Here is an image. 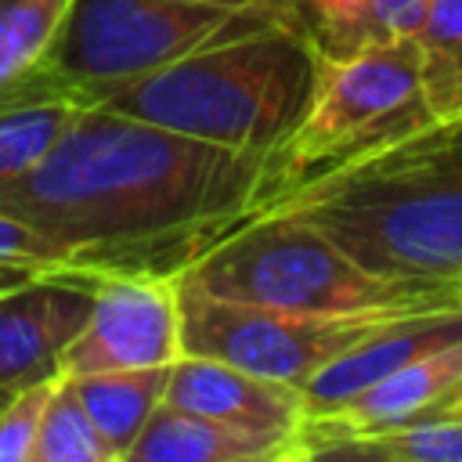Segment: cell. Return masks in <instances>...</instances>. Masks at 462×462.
I'll return each instance as SVG.
<instances>
[{"label":"cell","instance_id":"6da1fadb","mask_svg":"<svg viewBox=\"0 0 462 462\" xmlns=\"http://www.w3.org/2000/svg\"><path fill=\"white\" fill-rule=\"evenodd\" d=\"M271 188L274 155L83 105L47 159L0 188V213L54 238L65 274L180 278L217 238L256 217Z\"/></svg>","mask_w":462,"mask_h":462},{"label":"cell","instance_id":"7a4b0ae2","mask_svg":"<svg viewBox=\"0 0 462 462\" xmlns=\"http://www.w3.org/2000/svg\"><path fill=\"white\" fill-rule=\"evenodd\" d=\"M354 263L397 282L462 278V112L282 195Z\"/></svg>","mask_w":462,"mask_h":462},{"label":"cell","instance_id":"3957f363","mask_svg":"<svg viewBox=\"0 0 462 462\" xmlns=\"http://www.w3.org/2000/svg\"><path fill=\"white\" fill-rule=\"evenodd\" d=\"M314 83L318 51L310 36L274 22L123 83L97 108L231 152L278 155L303 123Z\"/></svg>","mask_w":462,"mask_h":462},{"label":"cell","instance_id":"277c9868","mask_svg":"<svg viewBox=\"0 0 462 462\" xmlns=\"http://www.w3.org/2000/svg\"><path fill=\"white\" fill-rule=\"evenodd\" d=\"M180 282L206 296L325 318H397L458 303L455 282L379 278L314 224L274 209L217 238Z\"/></svg>","mask_w":462,"mask_h":462},{"label":"cell","instance_id":"5b68a950","mask_svg":"<svg viewBox=\"0 0 462 462\" xmlns=\"http://www.w3.org/2000/svg\"><path fill=\"white\" fill-rule=\"evenodd\" d=\"M458 112L462 101L437 79L415 36L343 58H318L310 108L274 155V188L267 206L321 173L383 152Z\"/></svg>","mask_w":462,"mask_h":462},{"label":"cell","instance_id":"8992f818","mask_svg":"<svg viewBox=\"0 0 462 462\" xmlns=\"http://www.w3.org/2000/svg\"><path fill=\"white\" fill-rule=\"evenodd\" d=\"M263 25L274 18L180 0H72L47 76L72 101L97 105L123 83Z\"/></svg>","mask_w":462,"mask_h":462},{"label":"cell","instance_id":"52a82bcc","mask_svg":"<svg viewBox=\"0 0 462 462\" xmlns=\"http://www.w3.org/2000/svg\"><path fill=\"white\" fill-rule=\"evenodd\" d=\"M180 285V346L195 357H213L242 372L303 386L325 361L386 318H325L274 307L235 303Z\"/></svg>","mask_w":462,"mask_h":462},{"label":"cell","instance_id":"ba28073f","mask_svg":"<svg viewBox=\"0 0 462 462\" xmlns=\"http://www.w3.org/2000/svg\"><path fill=\"white\" fill-rule=\"evenodd\" d=\"M87 325L61 354V375L162 368L184 357L180 285L159 274H94Z\"/></svg>","mask_w":462,"mask_h":462},{"label":"cell","instance_id":"9c48e42d","mask_svg":"<svg viewBox=\"0 0 462 462\" xmlns=\"http://www.w3.org/2000/svg\"><path fill=\"white\" fill-rule=\"evenodd\" d=\"M94 285L47 271L0 292V386L11 393L61 375V354L87 325Z\"/></svg>","mask_w":462,"mask_h":462},{"label":"cell","instance_id":"30bf717a","mask_svg":"<svg viewBox=\"0 0 462 462\" xmlns=\"http://www.w3.org/2000/svg\"><path fill=\"white\" fill-rule=\"evenodd\" d=\"M440 411H462V339L383 375L336 411L303 419L300 433L310 444H328L343 437L397 430Z\"/></svg>","mask_w":462,"mask_h":462},{"label":"cell","instance_id":"8fae6325","mask_svg":"<svg viewBox=\"0 0 462 462\" xmlns=\"http://www.w3.org/2000/svg\"><path fill=\"white\" fill-rule=\"evenodd\" d=\"M462 339V303L440 307V310H419V314H397L368 328L361 339H354L343 354L325 361L303 386V419L336 411L383 375L411 365L422 354H433L448 343Z\"/></svg>","mask_w":462,"mask_h":462},{"label":"cell","instance_id":"7c38bea8","mask_svg":"<svg viewBox=\"0 0 462 462\" xmlns=\"http://www.w3.org/2000/svg\"><path fill=\"white\" fill-rule=\"evenodd\" d=\"M166 404L195 411L227 426L292 437L303 426V393L300 386L274 383L235 365L184 354L170 365Z\"/></svg>","mask_w":462,"mask_h":462},{"label":"cell","instance_id":"4fadbf2b","mask_svg":"<svg viewBox=\"0 0 462 462\" xmlns=\"http://www.w3.org/2000/svg\"><path fill=\"white\" fill-rule=\"evenodd\" d=\"M282 440L289 437L227 426L195 411H180L162 401L148 415L134 444L119 455V462H231V458L271 451Z\"/></svg>","mask_w":462,"mask_h":462},{"label":"cell","instance_id":"5bb4252c","mask_svg":"<svg viewBox=\"0 0 462 462\" xmlns=\"http://www.w3.org/2000/svg\"><path fill=\"white\" fill-rule=\"evenodd\" d=\"M72 0H0V105L69 97L47 76V58Z\"/></svg>","mask_w":462,"mask_h":462},{"label":"cell","instance_id":"9a60e30c","mask_svg":"<svg viewBox=\"0 0 462 462\" xmlns=\"http://www.w3.org/2000/svg\"><path fill=\"white\" fill-rule=\"evenodd\" d=\"M426 4L430 0H300V18L318 58H343L419 36Z\"/></svg>","mask_w":462,"mask_h":462},{"label":"cell","instance_id":"2e32d148","mask_svg":"<svg viewBox=\"0 0 462 462\" xmlns=\"http://www.w3.org/2000/svg\"><path fill=\"white\" fill-rule=\"evenodd\" d=\"M97 426V433L123 455L148 415L162 404L166 397V379L170 365L162 368H123V372H94V375H65Z\"/></svg>","mask_w":462,"mask_h":462},{"label":"cell","instance_id":"e0dca14e","mask_svg":"<svg viewBox=\"0 0 462 462\" xmlns=\"http://www.w3.org/2000/svg\"><path fill=\"white\" fill-rule=\"evenodd\" d=\"M310 448L314 462H462V411H440L397 430Z\"/></svg>","mask_w":462,"mask_h":462},{"label":"cell","instance_id":"ac0fdd59","mask_svg":"<svg viewBox=\"0 0 462 462\" xmlns=\"http://www.w3.org/2000/svg\"><path fill=\"white\" fill-rule=\"evenodd\" d=\"M72 97H25L0 105V188L25 177L79 116Z\"/></svg>","mask_w":462,"mask_h":462},{"label":"cell","instance_id":"d6986e66","mask_svg":"<svg viewBox=\"0 0 462 462\" xmlns=\"http://www.w3.org/2000/svg\"><path fill=\"white\" fill-rule=\"evenodd\" d=\"M29 462H119V451L97 433L65 375L54 383Z\"/></svg>","mask_w":462,"mask_h":462},{"label":"cell","instance_id":"ffe728a7","mask_svg":"<svg viewBox=\"0 0 462 462\" xmlns=\"http://www.w3.org/2000/svg\"><path fill=\"white\" fill-rule=\"evenodd\" d=\"M437 79L462 101V0H430L415 36Z\"/></svg>","mask_w":462,"mask_h":462},{"label":"cell","instance_id":"44dd1931","mask_svg":"<svg viewBox=\"0 0 462 462\" xmlns=\"http://www.w3.org/2000/svg\"><path fill=\"white\" fill-rule=\"evenodd\" d=\"M61 379V375H58ZM36 383L29 390H18L4 408H0V462H29L36 430L43 422L47 401L54 393V383Z\"/></svg>","mask_w":462,"mask_h":462},{"label":"cell","instance_id":"7402d4cb","mask_svg":"<svg viewBox=\"0 0 462 462\" xmlns=\"http://www.w3.org/2000/svg\"><path fill=\"white\" fill-rule=\"evenodd\" d=\"M0 267H29L36 274H47L65 267V253L32 224L0 213Z\"/></svg>","mask_w":462,"mask_h":462},{"label":"cell","instance_id":"603a6c76","mask_svg":"<svg viewBox=\"0 0 462 462\" xmlns=\"http://www.w3.org/2000/svg\"><path fill=\"white\" fill-rule=\"evenodd\" d=\"M180 4H206V7L256 11V14H267V18H274V22H285V25L303 29V18H300V0H180ZM303 32H307V29H303Z\"/></svg>","mask_w":462,"mask_h":462},{"label":"cell","instance_id":"cb8c5ba5","mask_svg":"<svg viewBox=\"0 0 462 462\" xmlns=\"http://www.w3.org/2000/svg\"><path fill=\"white\" fill-rule=\"evenodd\" d=\"M271 462H314V448L307 444V437L296 430L278 451H274V458Z\"/></svg>","mask_w":462,"mask_h":462},{"label":"cell","instance_id":"d4e9b609","mask_svg":"<svg viewBox=\"0 0 462 462\" xmlns=\"http://www.w3.org/2000/svg\"><path fill=\"white\" fill-rule=\"evenodd\" d=\"M36 271H29V267H0V292H7V289H14V285H22V282H29Z\"/></svg>","mask_w":462,"mask_h":462},{"label":"cell","instance_id":"484cf974","mask_svg":"<svg viewBox=\"0 0 462 462\" xmlns=\"http://www.w3.org/2000/svg\"><path fill=\"white\" fill-rule=\"evenodd\" d=\"M282 444H285V440H282ZM282 444H278V448H282ZM278 448H271V451H260V455H245V458H231V462H271Z\"/></svg>","mask_w":462,"mask_h":462},{"label":"cell","instance_id":"4316f807","mask_svg":"<svg viewBox=\"0 0 462 462\" xmlns=\"http://www.w3.org/2000/svg\"><path fill=\"white\" fill-rule=\"evenodd\" d=\"M11 397H14V393H11V390H7V386H0V408H4V404H7V401H11Z\"/></svg>","mask_w":462,"mask_h":462},{"label":"cell","instance_id":"83f0119b","mask_svg":"<svg viewBox=\"0 0 462 462\" xmlns=\"http://www.w3.org/2000/svg\"><path fill=\"white\" fill-rule=\"evenodd\" d=\"M455 289H458V303H462V278H458V282H455Z\"/></svg>","mask_w":462,"mask_h":462}]
</instances>
